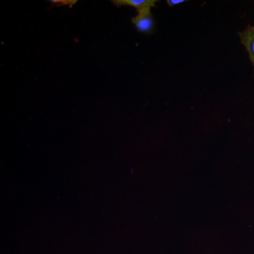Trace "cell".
Listing matches in <instances>:
<instances>
[{"mask_svg":"<svg viewBox=\"0 0 254 254\" xmlns=\"http://www.w3.org/2000/svg\"><path fill=\"white\" fill-rule=\"evenodd\" d=\"M241 43L248 52L250 59L254 68V26H248L240 33Z\"/></svg>","mask_w":254,"mask_h":254,"instance_id":"7a4b0ae2","label":"cell"},{"mask_svg":"<svg viewBox=\"0 0 254 254\" xmlns=\"http://www.w3.org/2000/svg\"><path fill=\"white\" fill-rule=\"evenodd\" d=\"M185 0H168L167 3H168L169 6L173 7V6H175V5L182 4V3L185 2Z\"/></svg>","mask_w":254,"mask_h":254,"instance_id":"277c9868","label":"cell"},{"mask_svg":"<svg viewBox=\"0 0 254 254\" xmlns=\"http://www.w3.org/2000/svg\"><path fill=\"white\" fill-rule=\"evenodd\" d=\"M113 4L118 6H131L136 8V10L145 9V8L155 7L156 0H116L112 1Z\"/></svg>","mask_w":254,"mask_h":254,"instance_id":"3957f363","label":"cell"},{"mask_svg":"<svg viewBox=\"0 0 254 254\" xmlns=\"http://www.w3.org/2000/svg\"><path fill=\"white\" fill-rule=\"evenodd\" d=\"M151 8L137 10L138 15L132 18V23L138 31L143 33H150L154 28V21L152 16Z\"/></svg>","mask_w":254,"mask_h":254,"instance_id":"6da1fadb","label":"cell"}]
</instances>
